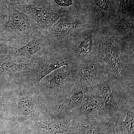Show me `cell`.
<instances>
[{
  "label": "cell",
  "instance_id": "12",
  "mask_svg": "<svg viewBox=\"0 0 134 134\" xmlns=\"http://www.w3.org/2000/svg\"><path fill=\"white\" fill-rule=\"evenodd\" d=\"M81 24L62 17L50 28V34L55 38H63L79 27Z\"/></svg>",
  "mask_w": 134,
  "mask_h": 134
},
{
  "label": "cell",
  "instance_id": "18",
  "mask_svg": "<svg viewBox=\"0 0 134 134\" xmlns=\"http://www.w3.org/2000/svg\"><path fill=\"white\" fill-rule=\"evenodd\" d=\"M118 12L120 16L133 18L134 0H119Z\"/></svg>",
  "mask_w": 134,
  "mask_h": 134
},
{
  "label": "cell",
  "instance_id": "1",
  "mask_svg": "<svg viewBox=\"0 0 134 134\" xmlns=\"http://www.w3.org/2000/svg\"><path fill=\"white\" fill-rule=\"evenodd\" d=\"M91 88L92 95L103 99L110 118L121 121L125 119L126 109L134 111V95L128 92L121 82L110 73L100 84Z\"/></svg>",
  "mask_w": 134,
  "mask_h": 134
},
{
  "label": "cell",
  "instance_id": "19",
  "mask_svg": "<svg viewBox=\"0 0 134 134\" xmlns=\"http://www.w3.org/2000/svg\"><path fill=\"white\" fill-rule=\"evenodd\" d=\"M126 113L125 120L121 122L128 134H134V111L126 109Z\"/></svg>",
  "mask_w": 134,
  "mask_h": 134
},
{
  "label": "cell",
  "instance_id": "13",
  "mask_svg": "<svg viewBox=\"0 0 134 134\" xmlns=\"http://www.w3.org/2000/svg\"><path fill=\"white\" fill-rule=\"evenodd\" d=\"M43 49L41 40L36 38H32L26 44L15 49L13 54L19 58L29 59L37 56Z\"/></svg>",
  "mask_w": 134,
  "mask_h": 134
},
{
  "label": "cell",
  "instance_id": "14",
  "mask_svg": "<svg viewBox=\"0 0 134 134\" xmlns=\"http://www.w3.org/2000/svg\"><path fill=\"white\" fill-rule=\"evenodd\" d=\"M5 85L0 75V131L4 134L12 123L8 116L7 99Z\"/></svg>",
  "mask_w": 134,
  "mask_h": 134
},
{
  "label": "cell",
  "instance_id": "10",
  "mask_svg": "<svg viewBox=\"0 0 134 134\" xmlns=\"http://www.w3.org/2000/svg\"><path fill=\"white\" fill-rule=\"evenodd\" d=\"M120 121L110 118L105 122L86 126L80 125L75 134H117L116 127Z\"/></svg>",
  "mask_w": 134,
  "mask_h": 134
},
{
  "label": "cell",
  "instance_id": "28",
  "mask_svg": "<svg viewBox=\"0 0 134 134\" xmlns=\"http://www.w3.org/2000/svg\"><path fill=\"white\" fill-rule=\"evenodd\" d=\"M1 43H2V42H1Z\"/></svg>",
  "mask_w": 134,
  "mask_h": 134
},
{
  "label": "cell",
  "instance_id": "23",
  "mask_svg": "<svg viewBox=\"0 0 134 134\" xmlns=\"http://www.w3.org/2000/svg\"><path fill=\"white\" fill-rule=\"evenodd\" d=\"M54 1L61 7H69L73 4L72 0H54Z\"/></svg>",
  "mask_w": 134,
  "mask_h": 134
},
{
  "label": "cell",
  "instance_id": "24",
  "mask_svg": "<svg viewBox=\"0 0 134 134\" xmlns=\"http://www.w3.org/2000/svg\"><path fill=\"white\" fill-rule=\"evenodd\" d=\"M8 0H0V3L5 7H7Z\"/></svg>",
  "mask_w": 134,
  "mask_h": 134
},
{
  "label": "cell",
  "instance_id": "15",
  "mask_svg": "<svg viewBox=\"0 0 134 134\" xmlns=\"http://www.w3.org/2000/svg\"><path fill=\"white\" fill-rule=\"evenodd\" d=\"M116 0H87L90 7L102 15H110L114 9Z\"/></svg>",
  "mask_w": 134,
  "mask_h": 134
},
{
  "label": "cell",
  "instance_id": "16",
  "mask_svg": "<svg viewBox=\"0 0 134 134\" xmlns=\"http://www.w3.org/2000/svg\"><path fill=\"white\" fill-rule=\"evenodd\" d=\"M31 68L26 62L16 63L8 60L7 56L0 62V74H10L29 69Z\"/></svg>",
  "mask_w": 134,
  "mask_h": 134
},
{
  "label": "cell",
  "instance_id": "27",
  "mask_svg": "<svg viewBox=\"0 0 134 134\" xmlns=\"http://www.w3.org/2000/svg\"><path fill=\"white\" fill-rule=\"evenodd\" d=\"M50 134H51V133H50Z\"/></svg>",
  "mask_w": 134,
  "mask_h": 134
},
{
  "label": "cell",
  "instance_id": "6",
  "mask_svg": "<svg viewBox=\"0 0 134 134\" xmlns=\"http://www.w3.org/2000/svg\"><path fill=\"white\" fill-rule=\"evenodd\" d=\"M8 19L5 33L13 37H19L30 33L32 24L30 18L24 12L18 9L8 1Z\"/></svg>",
  "mask_w": 134,
  "mask_h": 134
},
{
  "label": "cell",
  "instance_id": "20",
  "mask_svg": "<svg viewBox=\"0 0 134 134\" xmlns=\"http://www.w3.org/2000/svg\"><path fill=\"white\" fill-rule=\"evenodd\" d=\"M93 39L91 36H87L82 41L78 47L77 52L82 55L90 52L92 47Z\"/></svg>",
  "mask_w": 134,
  "mask_h": 134
},
{
  "label": "cell",
  "instance_id": "25",
  "mask_svg": "<svg viewBox=\"0 0 134 134\" xmlns=\"http://www.w3.org/2000/svg\"><path fill=\"white\" fill-rule=\"evenodd\" d=\"M24 1V0H14V1L15 2H18L21 1Z\"/></svg>",
  "mask_w": 134,
  "mask_h": 134
},
{
  "label": "cell",
  "instance_id": "4",
  "mask_svg": "<svg viewBox=\"0 0 134 134\" xmlns=\"http://www.w3.org/2000/svg\"><path fill=\"white\" fill-rule=\"evenodd\" d=\"M70 112L77 121L84 126L107 122L110 119L104 101L98 96L92 95Z\"/></svg>",
  "mask_w": 134,
  "mask_h": 134
},
{
  "label": "cell",
  "instance_id": "22",
  "mask_svg": "<svg viewBox=\"0 0 134 134\" xmlns=\"http://www.w3.org/2000/svg\"><path fill=\"white\" fill-rule=\"evenodd\" d=\"M7 41V40L0 43V62L7 56V50L5 47V43Z\"/></svg>",
  "mask_w": 134,
  "mask_h": 134
},
{
  "label": "cell",
  "instance_id": "26",
  "mask_svg": "<svg viewBox=\"0 0 134 134\" xmlns=\"http://www.w3.org/2000/svg\"><path fill=\"white\" fill-rule=\"evenodd\" d=\"M0 134H3L2 132H1V131H0Z\"/></svg>",
  "mask_w": 134,
  "mask_h": 134
},
{
  "label": "cell",
  "instance_id": "2",
  "mask_svg": "<svg viewBox=\"0 0 134 134\" xmlns=\"http://www.w3.org/2000/svg\"><path fill=\"white\" fill-rule=\"evenodd\" d=\"M43 79L44 80V89L51 113L59 110L71 89L80 80L77 68L69 66L53 71Z\"/></svg>",
  "mask_w": 134,
  "mask_h": 134
},
{
  "label": "cell",
  "instance_id": "9",
  "mask_svg": "<svg viewBox=\"0 0 134 134\" xmlns=\"http://www.w3.org/2000/svg\"><path fill=\"white\" fill-rule=\"evenodd\" d=\"M17 110L18 118L16 124H23L34 118L37 112V106L35 98L31 93L24 91H20Z\"/></svg>",
  "mask_w": 134,
  "mask_h": 134
},
{
  "label": "cell",
  "instance_id": "11",
  "mask_svg": "<svg viewBox=\"0 0 134 134\" xmlns=\"http://www.w3.org/2000/svg\"><path fill=\"white\" fill-rule=\"evenodd\" d=\"M71 63V60L64 55H55L48 58L40 69L38 75L37 82H40L44 77L51 72L64 66H69Z\"/></svg>",
  "mask_w": 134,
  "mask_h": 134
},
{
  "label": "cell",
  "instance_id": "8",
  "mask_svg": "<svg viewBox=\"0 0 134 134\" xmlns=\"http://www.w3.org/2000/svg\"><path fill=\"white\" fill-rule=\"evenodd\" d=\"M92 95L91 87L79 80L71 89L59 110L70 111L80 106L85 100Z\"/></svg>",
  "mask_w": 134,
  "mask_h": 134
},
{
  "label": "cell",
  "instance_id": "5",
  "mask_svg": "<svg viewBox=\"0 0 134 134\" xmlns=\"http://www.w3.org/2000/svg\"><path fill=\"white\" fill-rule=\"evenodd\" d=\"M11 3L18 9L24 12L42 29H50L63 17L47 6L36 7L30 4L27 0Z\"/></svg>",
  "mask_w": 134,
  "mask_h": 134
},
{
  "label": "cell",
  "instance_id": "3",
  "mask_svg": "<svg viewBox=\"0 0 134 134\" xmlns=\"http://www.w3.org/2000/svg\"><path fill=\"white\" fill-rule=\"evenodd\" d=\"M30 125L44 132L52 134H75L81 125L70 111L59 110L48 114Z\"/></svg>",
  "mask_w": 134,
  "mask_h": 134
},
{
  "label": "cell",
  "instance_id": "21",
  "mask_svg": "<svg viewBox=\"0 0 134 134\" xmlns=\"http://www.w3.org/2000/svg\"><path fill=\"white\" fill-rule=\"evenodd\" d=\"M8 15V7H5L0 3V37L5 33Z\"/></svg>",
  "mask_w": 134,
  "mask_h": 134
},
{
  "label": "cell",
  "instance_id": "17",
  "mask_svg": "<svg viewBox=\"0 0 134 134\" xmlns=\"http://www.w3.org/2000/svg\"><path fill=\"white\" fill-rule=\"evenodd\" d=\"M26 124H14L11 125L4 134H50Z\"/></svg>",
  "mask_w": 134,
  "mask_h": 134
},
{
  "label": "cell",
  "instance_id": "7",
  "mask_svg": "<svg viewBox=\"0 0 134 134\" xmlns=\"http://www.w3.org/2000/svg\"><path fill=\"white\" fill-rule=\"evenodd\" d=\"M77 70L79 80L91 88L100 84L109 75L108 66L95 61L82 63Z\"/></svg>",
  "mask_w": 134,
  "mask_h": 134
}]
</instances>
